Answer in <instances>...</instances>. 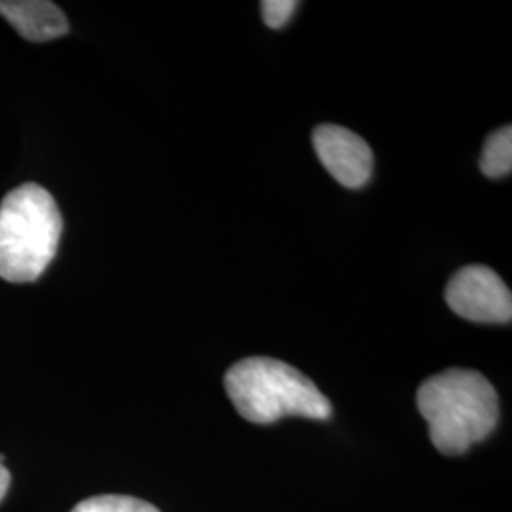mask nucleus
Instances as JSON below:
<instances>
[{"mask_svg":"<svg viewBox=\"0 0 512 512\" xmlns=\"http://www.w3.org/2000/svg\"><path fill=\"white\" fill-rule=\"evenodd\" d=\"M224 387L241 418L268 425L287 416L329 420L332 404L298 368L272 357H247L224 376Z\"/></svg>","mask_w":512,"mask_h":512,"instance_id":"2","label":"nucleus"},{"mask_svg":"<svg viewBox=\"0 0 512 512\" xmlns=\"http://www.w3.org/2000/svg\"><path fill=\"white\" fill-rule=\"evenodd\" d=\"M63 219L52 194L35 183L21 184L0 203V277L33 283L54 260Z\"/></svg>","mask_w":512,"mask_h":512,"instance_id":"3","label":"nucleus"},{"mask_svg":"<svg viewBox=\"0 0 512 512\" xmlns=\"http://www.w3.org/2000/svg\"><path fill=\"white\" fill-rule=\"evenodd\" d=\"M446 302L454 313L475 323H511L512 294L488 266H465L452 275Z\"/></svg>","mask_w":512,"mask_h":512,"instance_id":"4","label":"nucleus"},{"mask_svg":"<svg viewBox=\"0 0 512 512\" xmlns=\"http://www.w3.org/2000/svg\"><path fill=\"white\" fill-rule=\"evenodd\" d=\"M313 148L319 162L346 188H361L372 177L374 156L363 137L351 129L323 124L313 131Z\"/></svg>","mask_w":512,"mask_h":512,"instance_id":"5","label":"nucleus"},{"mask_svg":"<svg viewBox=\"0 0 512 512\" xmlns=\"http://www.w3.org/2000/svg\"><path fill=\"white\" fill-rule=\"evenodd\" d=\"M71 512H160L154 505L131 495H95L78 503Z\"/></svg>","mask_w":512,"mask_h":512,"instance_id":"8","label":"nucleus"},{"mask_svg":"<svg viewBox=\"0 0 512 512\" xmlns=\"http://www.w3.org/2000/svg\"><path fill=\"white\" fill-rule=\"evenodd\" d=\"M480 169L490 179H501L507 177L512 169V128L497 129L492 133L480 156Z\"/></svg>","mask_w":512,"mask_h":512,"instance_id":"7","label":"nucleus"},{"mask_svg":"<svg viewBox=\"0 0 512 512\" xmlns=\"http://www.w3.org/2000/svg\"><path fill=\"white\" fill-rule=\"evenodd\" d=\"M300 2L296 0H264L260 4L262 19L270 29H281L293 18Z\"/></svg>","mask_w":512,"mask_h":512,"instance_id":"9","label":"nucleus"},{"mask_svg":"<svg viewBox=\"0 0 512 512\" xmlns=\"http://www.w3.org/2000/svg\"><path fill=\"white\" fill-rule=\"evenodd\" d=\"M418 410L440 454L459 456L494 433L499 397L480 372L450 368L420 385Z\"/></svg>","mask_w":512,"mask_h":512,"instance_id":"1","label":"nucleus"},{"mask_svg":"<svg viewBox=\"0 0 512 512\" xmlns=\"http://www.w3.org/2000/svg\"><path fill=\"white\" fill-rule=\"evenodd\" d=\"M0 16L31 42H50L69 33L67 16L50 0H0Z\"/></svg>","mask_w":512,"mask_h":512,"instance_id":"6","label":"nucleus"},{"mask_svg":"<svg viewBox=\"0 0 512 512\" xmlns=\"http://www.w3.org/2000/svg\"><path fill=\"white\" fill-rule=\"evenodd\" d=\"M8 488H10V473H8V469L0 463V501L4 499Z\"/></svg>","mask_w":512,"mask_h":512,"instance_id":"10","label":"nucleus"}]
</instances>
